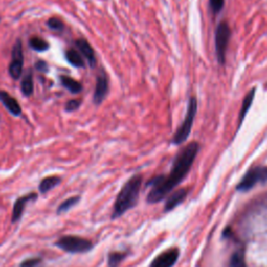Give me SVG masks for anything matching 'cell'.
Returning a JSON list of instances; mask_svg holds the SVG:
<instances>
[{"label":"cell","mask_w":267,"mask_h":267,"mask_svg":"<svg viewBox=\"0 0 267 267\" xmlns=\"http://www.w3.org/2000/svg\"><path fill=\"white\" fill-rule=\"evenodd\" d=\"M42 263V258L40 257H35V258H29L24 260L21 264L20 267H37Z\"/></svg>","instance_id":"d4e9b609"},{"label":"cell","mask_w":267,"mask_h":267,"mask_svg":"<svg viewBox=\"0 0 267 267\" xmlns=\"http://www.w3.org/2000/svg\"><path fill=\"white\" fill-rule=\"evenodd\" d=\"M20 90L25 97H30L34 94V73L32 69H29L22 76Z\"/></svg>","instance_id":"4fadbf2b"},{"label":"cell","mask_w":267,"mask_h":267,"mask_svg":"<svg viewBox=\"0 0 267 267\" xmlns=\"http://www.w3.org/2000/svg\"><path fill=\"white\" fill-rule=\"evenodd\" d=\"M196 112H197V100L195 97H191L189 99L188 110H187L184 121L173 136V139H172L173 144L180 145V144L184 143L187 140V138L189 137Z\"/></svg>","instance_id":"3957f363"},{"label":"cell","mask_w":267,"mask_h":267,"mask_svg":"<svg viewBox=\"0 0 267 267\" xmlns=\"http://www.w3.org/2000/svg\"><path fill=\"white\" fill-rule=\"evenodd\" d=\"M143 177L141 174H135L126 181L119 191L112 213V219L121 217L123 214L136 207L138 204Z\"/></svg>","instance_id":"7a4b0ae2"},{"label":"cell","mask_w":267,"mask_h":267,"mask_svg":"<svg viewBox=\"0 0 267 267\" xmlns=\"http://www.w3.org/2000/svg\"><path fill=\"white\" fill-rule=\"evenodd\" d=\"M0 102L13 116L18 117L22 114V108L18 100L5 90H0Z\"/></svg>","instance_id":"8fae6325"},{"label":"cell","mask_w":267,"mask_h":267,"mask_svg":"<svg viewBox=\"0 0 267 267\" xmlns=\"http://www.w3.org/2000/svg\"><path fill=\"white\" fill-rule=\"evenodd\" d=\"M56 247L66 253L84 254L93 249L91 240L78 236H63L56 242Z\"/></svg>","instance_id":"277c9868"},{"label":"cell","mask_w":267,"mask_h":267,"mask_svg":"<svg viewBox=\"0 0 267 267\" xmlns=\"http://www.w3.org/2000/svg\"><path fill=\"white\" fill-rule=\"evenodd\" d=\"M267 181V167L260 166L255 167L248 171V173L244 175L242 181L239 183L238 189L241 191H248L251 188L260 182Z\"/></svg>","instance_id":"52a82bcc"},{"label":"cell","mask_w":267,"mask_h":267,"mask_svg":"<svg viewBox=\"0 0 267 267\" xmlns=\"http://www.w3.org/2000/svg\"><path fill=\"white\" fill-rule=\"evenodd\" d=\"M231 37V30L227 22H220L216 29L215 33V46L217 60L220 65H224L226 62V53Z\"/></svg>","instance_id":"5b68a950"},{"label":"cell","mask_w":267,"mask_h":267,"mask_svg":"<svg viewBox=\"0 0 267 267\" xmlns=\"http://www.w3.org/2000/svg\"><path fill=\"white\" fill-rule=\"evenodd\" d=\"M127 253L123 252H112L108 256V266L109 267H118L120 263L125 259Z\"/></svg>","instance_id":"44dd1931"},{"label":"cell","mask_w":267,"mask_h":267,"mask_svg":"<svg viewBox=\"0 0 267 267\" xmlns=\"http://www.w3.org/2000/svg\"><path fill=\"white\" fill-rule=\"evenodd\" d=\"M65 59L66 61L75 68H85L86 62L84 60V57L81 55V52L70 48L65 51Z\"/></svg>","instance_id":"5bb4252c"},{"label":"cell","mask_w":267,"mask_h":267,"mask_svg":"<svg viewBox=\"0 0 267 267\" xmlns=\"http://www.w3.org/2000/svg\"><path fill=\"white\" fill-rule=\"evenodd\" d=\"M198 150V143L192 142L188 144L176 155L168 176L159 175L148 182L147 185L151 187L150 192L147 195V202L149 204L161 202L184 180L187 173L189 172Z\"/></svg>","instance_id":"6da1fadb"},{"label":"cell","mask_w":267,"mask_h":267,"mask_svg":"<svg viewBox=\"0 0 267 267\" xmlns=\"http://www.w3.org/2000/svg\"><path fill=\"white\" fill-rule=\"evenodd\" d=\"M29 45L37 52H44L49 49V43L40 37H32L29 40Z\"/></svg>","instance_id":"d6986e66"},{"label":"cell","mask_w":267,"mask_h":267,"mask_svg":"<svg viewBox=\"0 0 267 267\" xmlns=\"http://www.w3.org/2000/svg\"><path fill=\"white\" fill-rule=\"evenodd\" d=\"M179 258L177 250H169L159 255L150 264V267H172Z\"/></svg>","instance_id":"7c38bea8"},{"label":"cell","mask_w":267,"mask_h":267,"mask_svg":"<svg viewBox=\"0 0 267 267\" xmlns=\"http://www.w3.org/2000/svg\"><path fill=\"white\" fill-rule=\"evenodd\" d=\"M76 48L81 52V55L88 61V64L91 68L96 67V57L95 51L91 44L84 38H79L75 41Z\"/></svg>","instance_id":"30bf717a"},{"label":"cell","mask_w":267,"mask_h":267,"mask_svg":"<svg viewBox=\"0 0 267 267\" xmlns=\"http://www.w3.org/2000/svg\"><path fill=\"white\" fill-rule=\"evenodd\" d=\"M255 92L256 90L253 89L251 92L248 93V95L244 97L243 99V102H242V108H241V111H240V114H239V127L240 125H241L246 115L248 114L249 110L251 109L252 106V103H253V100H254V97H255Z\"/></svg>","instance_id":"ac0fdd59"},{"label":"cell","mask_w":267,"mask_h":267,"mask_svg":"<svg viewBox=\"0 0 267 267\" xmlns=\"http://www.w3.org/2000/svg\"><path fill=\"white\" fill-rule=\"evenodd\" d=\"M35 68H36L39 72H42V73H47V72L49 71V66H48V64H47L45 61H42V60H39V61L36 62Z\"/></svg>","instance_id":"4316f807"},{"label":"cell","mask_w":267,"mask_h":267,"mask_svg":"<svg viewBox=\"0 0 267 267\" xmlns=\"http://www.w3.org/2000/svg\"><path fill=\"white\" fill-rule=\"evenodd\" d=\"M231 267H247L243 255L241 253H236L232 256Z\"/></svg>","instance_id":"603a6c76"},{"label":"cell","mask_w":267,"mask_h":267,"mask_svg":"<svg viewBox=\"0 0 267 267\" xmlns=\"http://www.w3.org/2000/svg\"><path fill=\"white\" fill-rule=\"evenodd\" d=\"M38 198V193L36 192H31L26 195H23L19 198H17V201L14 204L13 207V212H12V222L15 224L17 221H19L22 218L23 213L25 211L26 205H28L30 202H34Z\"/></svg>","instance_id":"9c48e42d"},{"label":"cell","mask_w":267,"mask_h":267,"mask_svg":"<svg viewBox=\"0 0 267 267\" xmlns=\"http://www.w3.org/2000/svg\"><path fill=\"white\" fill-rule=\"evenodd\" d=\"M81 103H82V101L79 100V99H70L65 104V111L69 112V113L75 112L76 110L79 109V106H81Z\"/></svg>","instance_id":"cb8c5ba5"},{"label":"cell","mask_w":267,"mask_h":267,"mask_svg":"<svg viewBox=\"0 0 267 267\" xmlns=\"http://www.w3.org/2000/svg\"><path fill=\"white\" fill-rule=\"evenodd\" d=\"M60 82H61L62 86L72 94H78V93H81L82 90H83L82 83L77 82L76 79H74L70 76L61 75L60 76Z\"/></svg>","instance_id":"9a60e30c"},{"label":"cell","mask_w":267,"mask_h":267,"mask_svg":"<svg viewBox=\"0 0 267 267\" xmlns=\"http://www.w3.org/2000/svg\"><path fill=\"white\" fill-rule=\"evenodd\" d=\"M79 201H81V196H71V197L65 199L58 207L57 213H58V214H62V213L68 212L70 209H72L74 206H76Z\"/></svg>","instance_id":"ffe728a7"},{"label":"cell","mask_w":267,"mask_h":267,"mask_svg":"<svg viewBox=\"0 0 267 267\" xmlns=\"http://www.w3.org/2000/svg\"><path fill=\"white\" fill-rule=\"evenodd\" d=\"M23 64L24 55L22 41L20 39H17L12 48V61L9 65V73L14 81L20 79L23 72Z\"/></svg>","instance_id":"8992f818"},{"label":"cell","mask_w":267,"mask_h":267,"mask_svg":"<svg viewBox=\"0 0 267 267\" xmlns=\"http://www.w3.org/2000/svg\"><path fill=\"white\" fill-rule=\"evenodd\" d=\"M62 182V179L58 175H51V176H47L45 179H43L40 182L39 185V191L42 194H45L47 192H49L51 189L56 188L57 186H59Z\"/></svg>","instance_id":"2e32d148"},{"label":"cell","mask_w":267,"mask_h":267,"mask_svg":"<svg viewBox=\"0 0 267 267\" xmlns=\"http://www.w3.org/2000/svg\"><path fill=\"white\" fill-rule=\"evenodd\" d=\"M48 29L51 31H55V32H63L64 28H65V24L62 20L58 19V18H49L46 22Z\"/></svg>","instance_id":"7402d4cb"},{"label":"cell","mask_w":267,"mask_h":267,"mask_svg":"<svg viewBox=\"0 0 267 267\" xmlns=\"http://www.w3.org/2000/svg\"><path fill=\"white\" fill-rule=\"evenodd\" d=\"M109 89L110 86L108 74H106L105 70L101 68L96 76V85L93 93V103L96 105L101 104L102 101L105 99L106 95H108Z\"/></svg>","instance_id":"ba28073f"},{"label":"cell","mask_w":267,"mask_h":267,"mask_svg":"<svg viewBox=\"0 0 267 267\" xmlns=\"http://www.w3.org/2000/svg\"><path fill=\"white\" fill-rule=\"evenodd\" d=\"M225 6V0H210V9L213 14H218Z\"/></svg>","instance_id":"484cf974"},{"label":"cell","mask_w":267,"mask_h":267,"mask_svg":"<svg viewBox=\"0 0 267 267\" xmlns=\"http://www.w3.org/2000/svg\"><path fill=\"white\" fill-rule=\"evenodd\" d=\"M186 190L185 189H181L177 190L175 192H173L167 199L166 204H165V211H171L172 209H174L176 206H179L186 197Z\"/></svg>","instance_id":"e0dca14e"}]
</instances>
